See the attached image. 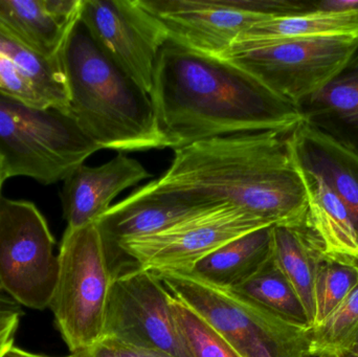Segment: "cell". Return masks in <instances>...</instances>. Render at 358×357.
<instances>
[{
    "mask_svg": "<svg viewBox=\"0 0 358 357\" xmlns=\"http://www.w3.org/2000/svg\"><path fill=\"white\" fill-rule=\"evenodd\" d=\"M149 96L173 150L231 134L289 132L302 123L294 103L241 67L170 39L157 54Z\"/></svg>",
    "mask_w": 358,
    "mask_h": 357,
    "instance_id": "1",
    "label": "cell"
},
{
    "mask_svg": "<svg viewBox=\"0 0 358 357\" xmlns=\"http://www.w3.org/2000/svg\"><path fill=\"white\" fill-rule=\"evenodd\" d=\"M292 131L219 136L178 149L151 186L202 205H229L273 226L306 217L308 192L290 147Z\"/></svg>",
    "mask_w": 358,
    "mask_h": 357,
    "instance_id": "2",
    "label": "cell"
},
{
    "mask_svg": "<svg viewBox=\"0 0 358 357\" xmlns=\"http://www.w3.org/2000/svg\"><path fill=\"white\" fill-rule=\"evenodd\" d=\"M69 115L101 149L168 148L148 92L111 62L81 20L60 52Z\"/></svg>",
    "mask_w": 358,
    "mask_h": 357,
    "instance_id": "3",
    "label": "cell"
},
{
    "mask_svg": "<svg viewBox=\"0 0 358 357\" xmlns=\"http://www.w3.org/2000/svg\"><path fill=\"white\" fill-rule=\"evenodd\" d=\"M99 150L69 111L0 94V167L4 182L24 176L43 184H55Z\"/></svg>",
    "mask_w": 358,
    "mask_h": 357,
    "instance_id": "4",
    "label": "cell"
},
{
    "mask_svg": "<svg viewBox=\"0 0 358 357\" xmlns=\"http://www.w3.org/2000/svg\"><path fill=\"white\" fill-rule=\"evenodd\" d=\"M166 289L203 318L241 357L308 356L311 327L292 322L189 272H157Z\"/></svg>",
    "mask_w": 358,
    "mask_h": 357,
    "instance_id": "5",
    "label": "cell"
},
{
    "mask_svg": "<svg viewBox=\"0 0 358 357\" xmlns=\"http://www.w3.org/2000/svg\"><path fill=\"white\" fill-rule=\"evenodd\" d=\"M59 272L50 307L71 354L84 351L104 337L105 316L115 272L96 222L65 230Z\"/></svg>",
    "mask_w": 358,
    "mask_h": 357,
    "instance_id": "6",
    "label": "cell"
},
{
    "mask_svg": "<svg viewBox=\"0 0 358 357\" xmlns=\"http://www.w3.org/2000/svg\"><path fill=\"white\" fill-rule=\"evenodd\" d=\"M357 42L358 37L341 36L236 43L221 58L296 105L338 71Z\"/></svg>",
    "mask_w": 358,
    "mask_h": 357,
    "instance_id": "7",
    "label": "cell"
},
{
    "mask_svg": "<svg viewBox=\"0 0 358 357\" xmlns=\"http://www.w3.org/2000/svg\"><path fill=\"white\" fill-rule=\"evenodd\" d=\"M55 245L34 203L0 197V291L20 306L50 307L59 272Z\"/></svg>",
    "mask_w": 358,
    "mask_h": 357,
    "instance_id": "8",
    "label": "cell"
},
{
    "mask_svg": "<svg viewBox=\"0 0 358 357\" xmlns=\"http://www.w3.org/2000/svg\"><path fill=\"white\" fill-rule=\"evenodd\" d=\"M103 337L169 357H193L174 319L169 291L155 272L138 266L113 277Z\"/></svg>",
    "mask_w": 358,
    "mask_h": 357,
    "instance_id": "9",
    "label": "cell"
},
{
    "mask_svg": "<svg viewBox=\"0 0 358 357\" xmlns=\"http://www.w3.org/2000/svg\"><path fill=\"white\" fill-rule=\"evenodd\" d=\"M271 226L243 210L220 205L157 234L124 241L115 251L151 272H187L229 241Z\"/></svg>",
    "mask_w": 358,
    "mask_h": 357,
    "instance_id": "10",
    "label": "cell"
},
{
    "mask_svg": "<svg viewBox=\"0 0 358 357\" xmlns=\"http://www.w3.org/2000/svg\"><path fill=\"white\" fill-rule=\"evenodd\" d=\"M80 20L101 52L150 94L157 54L169 40L163 23L141 0H83Z\"/></svg>",
    "mask_w": 358,
    "mask_h": 357,
    "instance_id": "11",
    "label": "cell"
},
{
    "mask_svg": "<svg viewBox=\"0 0 358 357\" xmlns=\"http://www.w3.org/2000/svg\"><path fill=\"white\" fill-rule=\"evenodd\" d=\"M167 29L169 39L222 57L245 31L273 18L275 0H141Z\"/></svg>",
    "mask_w": 358,
    "mask_h": 357,
    "instance_id": "12",
    "label": "cell"
},
{
    "mask_svg": "<svg viewBox=\"0 0 358 357\" xmlns=\"http://www.w3.org/2000/svg\"><path fill=\"white\" fill-rule=\"evenodd\" d=\"M151 176L140 161L123 153L99 167L80 166L65 178L61 194L67 228L98 222L120 193Z\"/></svg>",
    "mask_w": 358,
    "mask_h": 357,
    "instance_id": "13",
    "label": "cell"
},
{
    "mask_svg": "<svg viewBox=\"0 0 358 357\" xmlns=\"http://www.w3.org/2000/svg\"><path fill=\"white\" fill-rule=\"evenodd\" d=\"M220 205H202L183 197L155 190L150 182L110 209L98 220L107 251L124 241L150 236Z\"/></svg>",
    "mask_w": 358,
    "mask_h": 357,
    "instance_id": "14",
    "label": "cell"
},
{
    "mask_svg": "<svg viewBox=\"0 0 358 357\" xmlns=\"http://www.w3.org/2000/svg\"><path fill=\"white\" fill-rule=\"evenodd\" d=\"M296 106L303 124L358 157V42L338 71Z\"/></svg>",
    "mask_w": 358,
    "mask_h": 357,
    "instance_id": "15",
    "label": "cell"
},
{
    "mask_svg": "<svg viewBox=\"0 0 358 357\" xmlns=\"http://www.w3.org/2000/svg\"><path fill=\"white\" fill-rule=\"evenodd\" d=\"M83 0H0V27L45 59L56 60L81 16Z\"/></svg>",
    "mask_w": 358,
    "mask_h": 357,
    "instance_id": "16",
    "label": "cell"
},
{
    "mask_svg": "<svg viewBox=\"0 0 358 357\" xmlns=\"http://www.w3.org/2000/svg\"><path fill=\"white\" fill-rule=\"evenodd\" d=\"M299 169L323 180L348 210L358 231V157L301 123L289 136Z\"/></svg>",
    "mask_w": 358,
    "mask_h": 357,
    "instance_id": "17",
    "label": "cell"
},
{
    "mask_svg": "<svg viewBox=\"0 0 358 357\" xmlns=\"http://www.w3.org/2000/svg\"><path fill=\"white\" fill-rule=\"evenodd\" d=\"M319 237L304 220L292 226H273L271 258L300 300L307 322L315 324V284L317 268L325 258Z\"/></svg>",
    "mask_w": 358,
    "mask_h": 357,
    "instance_id": "18",
    "label": "cell"
},
{
    "mask_svg": "<svg viewBox=\"0 0 358 357\" xmlns=\"http://www.w3.org/2000/svg\"><path fill=\"white\" fill-rule=\"evenodd\" d=\"M273 226L229 241L187 272L217 286L233 289L256 274L271 258Z\"/></svg>",
    "mask_w": 358,
    "mask_h": 357,
    "instance_id": "19",
    "label": "cell"
},
{
    "mask_svg": "<svg viewBox=\"0 0 358 357\" xmlns=\"http://www.w3.org/2000/svg\"><path fill=\"white\" fill-rule=\"evenodd\" d=\"M302 174L308 192L309 222L326 257L358 262V231L348 210L323 180Z\"/></svg>",
    "mask_w": 358,
    "mask_h": 357,
    "instance_id": "20",
    "label": "cell"
},
{
    "mask_svg": "<svg viewBox=\"0 0 358 357\" xmlns=\"http://www.w3.org/2000/svg\"><path fill=\"white\" fill-rule=\"evenodd\" d=\"M341 36L358 37V10H315L273 17L250 27L236 43Z\"/></svg>",
    "mask_w": 358,
    "mask_h": 357,
    "instance_id": "21",
    "label": "cell"
},
{
    "mask_svg": "<svg viewBox=\"0 0 358 357\" xmlns=\"http://www.w3.org/2000/svg\"><path fill=\"white\" fill-rule=\"evenodd\" d=\"M229 289L281 318L308 325L300 300L271 255L248 280Z\"/></svg>",
    "mask_w": 358,
    "mask_h": 357,
    "instance_id": "22",
    "label": "cell"
},
{
    "mask_svg": "<svg viewBox=\"0 0 358 357\" xmlns=\"http://www.w3.org/2000/svg\"><path fill=\"white\" fill-rule=\"evenodd\" d=\"M358 351V285L319 325L311 328L308 356L355 357Z\"/></svg>",
    "mask_w": 358,
    "mask_h": 357,
    "instance_id": "23",
    "label": "cell"
},
{
    "mask_svg": "<svg viewBox=\"0 0 358 357\" xmlns=\"http://www.w3.org/2000/svg\"><path fill=\"white\" fill-rule=\"evenodd\" d=\"M358 285V262L325 257L315 284V318L319 326Z\"/></svg>",
    "mask_w": 358,
    "mask_h": 357,
    "instance_id": "24",
    "label": "cell"
},
{
    "mask_svg": "<svg viewBox=\"0 0 358 357\" xmlns=\"http://www.w3.org/2000/svg\"><path fill=\"white\" fill-rule=\"evenodd\" d=\"M176 324L193 357H241L203 318L170 293Z\"/></svg>",
    "mask_w": 358,
    "mask_h": 357,
    "instance_id": "25",
    "label": "cell"
},
{
    "mask_svg": "<svg viewBox=\"0 0 358 357\" xmlns=\"http://www.w3.org/2000/svg\"><path fill=\"white\" fill-rule=\"evenodd\" d=\"M0 94L35 106L63 109L50 94L38 85L16 63L2 54H0Z\"/></svg>",
    "mask_w": 358,
    "mask_h": 357,
    "instance_id": "26",
    "label": "cell"
},
{
    "mask_svg": "<svg viewBox=\"0 0 358 357\" xmlns=\"http://www.w3.org/2000/svg\"><path fill=\"white\" fill-rule=\"evenodd\" d=\"M71 354L73 357H169L157 352L124 345L106 337H103L98 344L90 349Z\"/></svg>",
    "mask_w": 358,
    "mask_h": 357,
    "instance_id": "27",
    "label": "cell"
},
{
    "mask_svg": "<svg viewBox=\"0 0 358 357\" xmlns=\"http://www.w3.org/2000/svg\"><path fill=\"white\" fill-rule=\"evenodd\" d=\"M20 316L0 320V357L3 356L6 350L14 346L15 335L18 330Z\"/></svg>",
    "mask_w": 358,
    "mask_h": 357,
    "instance_id": "28",
    "label": "cell"
},
{
    "mask_svg": "<svg viewBox=\"0 0 358 357\" xmlns=\"http://www.w3.org/2000/svg\"><path fill=\"white\" fill-rule=\"evenodd\" d=\"M24 314L21 306L14 300L6 296L0 295V320L12 318V316H22Z\"/></svg>",
    "mask_w": 358,
    "mask_h": 357,
    "instance_id": "29",
    "label": "cell"
},
{
    "mask_svg": "<svg viewBox=\"0 0 358 357\" xmlns=\"http://www.w3.org/2000/svg\"><path fill=\"white\" fill-rule=\"evenodd\" d=\"M1 357H54V356H42V354H31V352L25 351V350L20 349V348L15 347V346H12L10 349L6 350L4 352L3 356ZM62 357H73L71 354L67 356Z\"/></svg>",
    "mask_w": 358,
    "mask_h": 357,
    "instance_id": "30",
    "label": "cell"
},
{
    "mask_svg": "<svg viewBox=\"0 0 358 357\" xmlns=\"http://www.w3.org/2000/svg\"><path fill=\"white\" fill-rule=\"evenodd\" d=\"M3 182H4L3 176H2L1 167H0V192H1L2 184H3ZM0 197H1V196H0Z\"/></svg>",
    "mask_w": 358,
    "mask_h": 357,
    "instance_id": "31",
    "label": "cell"
},
{
    "mask_svg": "<svg viewBox=\"0 0 358 357\" xmlns=\"http://www.w3.org/2000/svg\"><path fill=\"white\" fill-rule=\"evenodd\" d=\"M304 357H325V356H306Z\"/></svg>",
    "mask_w": 358,
    "mask_h": 357,
    "instance_id": "32",
    "label": "cell"
}]
</instances>
